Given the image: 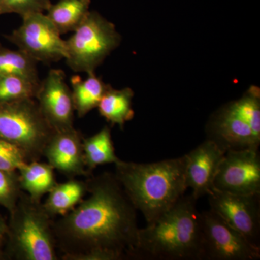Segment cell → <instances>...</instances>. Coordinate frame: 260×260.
Returning <instances> with one entry per match:
<instances>
[{
    "mask_svg": "<svg viewBox=\"0 0 260 260\" xmlns=\"http://www.w3.org/2000/svg\"><path fill=\"white\" fill-rule=\"evenodd\" d=\"M5 242L6 235L0 237V260L7 259L5 255Z\"/></svg>",
    "mask_w": 260,
    "mask_h": 260,
    "instance_id": "cell-26",
    "label": "cell"
},
{
    "mask_svg": "<svg viewBox=\"0 0 260 260\" xmlns=\"http://www.w3.org/2000/svg\"><path fill=\"white\" fill-rule=\"evenodd\" d=\"M203 260H257L260 247L253 244L220 216L209 210L200 213Z\"/></svg>",
    "mask_w": 260,
    "mask_h": 260,
    "instance_id": "cell-9",
    "label": "cell"
},
{
    "mask_svg": "<svg viewBox=\"0 0 260 260\" xmlns=\"http://www.w3.org/2000/svg\"><path fill=\"white\" fill-rule=\"evenodd\" d=\"M51 0H0V16L17 14L21 18L32 13H45Z\"/></svg>",
    "mask_w": 260,
    "mask_h": 260,
    "instance_id": "cell-24",
    "label": "cell"
},
{
    "mask_svg": "<svg viewBox=\"0 0 260 260\" xmlns=\"http://www.w3.org/2000/svg\"><path fill=\"white\" fill-rule=\"evenodd\" d=\"M7 231H8V223H6L5 219L0 214V237L6 235Z\"/></svg>",
    "mask_w": 260,
    "mask_h": 260,
    "instance_id": "cell-27",
    "label": "cell"
},
{
    "mask_svg": "<svg viewBox=\"0 0 260 260\" xmlns=\"http://www.w3.org/2000/svg\"><path fill=\"white\" fill-rule=\"evenodd\" d=\"M83 138L81 133L74 126L54 132L44 149V156L48 164L70 179L91 176L85 166Z\"/></svg>",
    "mask_w": 260,
    "mask_h": 260,
    "instance_id": "cell-13",
    "label": "cell"
},
{
    "mask_svg": "<svg viewBox=\"0 0 260 260\" xmlns=\"http://www.w3.org/2000/svg\"><path fill=\"white\" fill-rule=\"evenodd\" d=\"M91 0H59L51 3L46 15L61 35L73 32L90 12Z\"/></svg>",
    "mask_w": 260,
    "mask_h": 260,
    "instance_id": "cell-19",
    "label": "cell"
},
{
    "mask_svg": "<svg viewBox=\"0 0 260 260\" xmlns=\"http://www.w3.org/2000/svg\"><path fill=\"white\" fill-rule=\"evenodd\" d=\"M213 189L233 194H260L259 150L225 152L215 174Z\"/></svg>",
    "mask_w": 260,
    "mask_h": 260,
    "instance_id": "cell-10",
    "label": "cell"
},
{
    "mask_svg": "<svg viewBox=\"0 0 260 260\" xmlns=\"http://www.w3.org/2000/svg\"><path fill=\"white\" fill-rule=\"evenodd\" d=\"M85 79L79 75L70 78L72 94L75 112L78 117L83 118L97 108L109 84H106L95 73H88Z\"/></svg>",
    "mask_w": 260,
    "mask_h": 260,
    "instance_id": "cell-18",
    "label": "cell"
},
{
    "mask_svg": "<svg viewBox=\"0 0 260 260\" xmlns=\"http://www.w3.org/2000/svg\"><path fill=\"white\" fill-rule=\"evenodd\" d=\"M208 196L210 210L260 247V194H233L213 189Z\"/></svg>",
    "mask_w": 260,
    "mask_h": 260,
    "instance_id": "cell-11",
    "label": "cell"
},
{
    "mask_svg": "<svg viewBox=\"0 0 260 260\" xmlns=\"http://www.w3.org/2000/svg\"><path fill=\"white\" fill-rule=\"evenodd\" d=\"M62 70L51 69L41 80L35 100L54 131L73 127L75 107L71 88Z\"/></svg>",
    "mask_w": 260,
    "mask_h": 260,
    "instance_id": "cell-12",
    "label": "cell"
},
{
    "mask_svg": "<svg viewBox=\"0 0 260 260\" xmlns=\"http://www.w3.org/2000/svg\"><path fill=\"white\" fill-rule=\"evenodd\" d=\"M186 165L185 155L150 164L120 160L114 164V174L148 225L184 196L187 189Z\"/></svg>",
    "mask_w": 260,
    "mask_h": 260,
    "instance_id": "cell-2",
    "label": "cell"
},
{
    "mask_svg": "<svg viewBox=\"0 0 260 260\" xmlns=\"http://www.w3.org/2000/svg\"><path fill=\"white\" fill-rule=\"evenodd\" d=\"M85 166L90 172L99 166L114 164L121 160L116 155L109 126H105L95 135L83 138Z\"/></svg>",
    "mask_w": 260,
    "mask_h": 260,
    "instance_id": "cell-20",
    "label": "cell"
},
{
    "mask_svg": "<svg viewBox=\"0 0 260 260\" xmlns=\"http://www.w3.org/2000/svg\"><path fill=\"white\" fill-rule=\"evenodd\" d=\"M40 83L18 75L0 76V104L35 99Z\"/></svg>",
    "mask_w": 260,
    "mask_h": 260,
    "instance_id": "cell-22",
    "label": "cell"
},
{
    "mask_svg": "<svg viewBox=\"0 0 260 260\" xmlns=\"http://www.w3.org/2000/svg\"><path fill=\"white\" fill-rule=\"evenodd\" d=\"M225 152L212 140L206 139L185 154L186 185L198 200L213 190V181Z\"/></svg>",
    "mask_w": 260,
    "mask_h": 260,
    "instance_id": "cell-14",
    "label": "cell"
},
{
    "mask_svg": "<svg viewBox=\"0 0 260 260\" xmlns=\"http://www.w3.org/2000/svg\"><path fill=\"white\" fill-rule=\"evenodd\" d=\"M27 161L23 152L14 145L0 140V169L6 172H18Z\"/></svg>",
    "mask_w": 260,
    "mask_h": 260,
    "instance_id": "cell-25",
    "label": "cell"
},
{
    "mask_svg": "<svg viewBox=\"0 0 260 260\" xmlns=\"http://www.w3.org/2000/svg\"><path fill=\"white\" fill-rule=\"evenodd\" d=\"M20 187L32 200L41 201L57 184L54 168L39 160L25 162L18 170Z\"/></svg>",
    "mask_w": 260,
    "mask_h": 260,
    "instance_id": "cell-16",
    "label": "cell"
},
{
    "mask_svg": "<svg viewBox=\"0 0 260 260\" xmlns=\"http://www.w3.org/2000/svg\"><path fill=\"white\" fill-rule=\"evenodd\" d=\"M54 132L35 99L0 104V140L20 149L27 161L39 160L44 156Z\"/></svg>",
    "mask_w": 260,
    "mask_h": 260,
    "instance_id": "cell-6",
    "label": "cell"
},
{
    "mask_svg": "<svg viewBox=\"0 0 260 260\" xmlns=\"http://www.w3.org/2000/svg\"><path fill=\"white\" fill-rule=\"evenodd\" d=\"M43 203L46 211L51 217L62 216L76 206L88 194L86 180H78L72 178L66 182L56 184Z\"/></svg>",
    "mask_w": 260,
    "mask_h": 260,
    "instance_id": "cell-17",
    "label": "cell"
},
{
    "mask_svg": "<svg viewBox=\"0 0 260 260\" xmlns=\"http://www.w3.org/2000/svg\"><path fill=\"white\" fill-rule=\"evenodd\" d=\"M23 191L18 172H6L0 169V206L10 213Z\"/></svg>",
    "mask_w": 260,
    "mask_h": 260,
    "instance_id": "cell-23",
    "label": "cell"
},
{
    "mask_svg": "<svg viewBox=\"0 0 260 260\" xmlns=\"http://www.w3.org/2000/svg\"><path fill=\"white\" fill-rule=\"evenodd\" d=\"M197 200L181 197L153 223L139 229L136 260H203V232Z\"/></svg>",
    "mask_w": 260,
    "mask_h": 260,
    "instance_id": "cell-3",
    "label": "cell"
},
{
    "mask_svg": "<svg viewBox=\"0 0 260 260\" xmlns=\"http://www.w3.org/2000/svg\"><path fill=\"white\" fill-rule=\"evenodd\" d=\"M22 18V23L5 38L38 62L50 64L67 56L66 42L44 13Z\"/></svg>",
    "mask_w": 260,
    "mask_h": 260,
    "instance_id": "cell-8",
    "label": "cell"
},
{
    "mask_svg": "<svg viewBox=\"0 0 260 260\" xmlns=\"http://www.w3.org/2000/svg\"><path fill=\"white\" fill-rule=\"evenodd\" d=\"M207 139L224 151L259 150L260 90L251 86L242 98L229 103L210 118Z\"/></svg>",
    "mask_w": 260,
    "mask_h": 260,
    "instance_id": "cell-5",
    "label": "cell"
},
{
    "mask_svg": "<svg viewBox=\"0 0 260 260\" xmlns=\"http://www.w3.org/2000/svg\"><path fill=\"white\" fill-rule=\"evenodd\" d=\"M88 198L53 223L64 260H135L136 208L114 173L87 179Z\"/></svg>",
    "mask_w": 260,
    "mask_h": 260,
    "instance_id": "cell-1",
    "label": "cell"
},
{
    "mask_svg": "<svg viewBox=\"0 0 260 260\" xmlns=\"http://www.w3.org/2000/svg\"><path fill=\"white\" fill-rule=\"evenodd\" d=\"M39 62L17 49L12 50L0 44V76L18 75L40 83Z\"/></svg>",
    "mask_w": 260,
    "mask_h": 260,
    "instance_id": "cell-21",
    "label": "cell"
},
{
    "mask_svg": "<svg viewBox=\"0 0 260 260\" xmlns=\"http://www.w3.org/2000/svg\"><path fill=\"white\" fill-rule=\"evenodd\" d=\"M52 218L41 201L23 192L10 213L5 242L7 259L57 260Z\"/></svg>",
    "mask_w": 260,
    "mask_h": 260,
    "instance_id": "cell-4",
    "label": "cell"
},
{
    "mask_svg": "<svg viewBox=\"0 0 260 260\" xmlns=\"http://www.w3.org/2000/svg\"><path fill=\"white\" fill-rule=\"evenodd\" d=\"M133 97L134 92L130 88L115 89L109 85L98 105L99 114L112 126L124 129L126 123L134 117Z\"/></svg>",
    "mask_w": 260,
    "mask_h": 260,
    "instance_id": "cell-15",
    "label": "cell"
},
{
    "mask_svg": "<svg viewBox=\"0 0 260 260\" xmlns=\"http://www.w3.org/2000/svg\"><path fill=\"white\" fill-rule=\"evenodd\" d=\"M115 25L96 11H90L73 35L65 40L64 60L76 73H95L98 67L120 45Z\"/></svg>",
    "mask_w": 260,
    "mask_h": 260,
    "instance_id": "cell-7",
    "label": "cell"
}]
</instances>
